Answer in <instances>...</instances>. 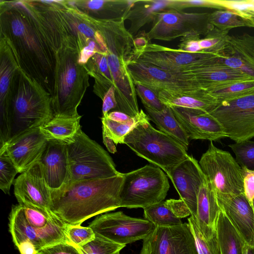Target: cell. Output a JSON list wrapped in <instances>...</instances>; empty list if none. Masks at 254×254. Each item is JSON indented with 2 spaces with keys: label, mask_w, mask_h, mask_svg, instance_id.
I'll return each mask as SVG.
<instances>
[{
  "label": "cell",
  "mask_w": 254,
  "mask_h": 254,
  "mask_svg": "<svg viewBox=\"0 0 254 254\" xmlns=\"http://www.w3.org/2000/svg\"><path fill=\"white\" fill-rule=\"evenodd\" d=\"M0 37L10 47L19 67L51 94L55 52L24 0L0 2Z\"/></svg>",
  "instance_id": "6da1fadb"
},
{
  "label": "cell",
  "mask_w": 254,
  "mask_h": 254,
  "mask_svg": "<svg viewBox=\"0 0 254 254\" xmlns=\"http://www.w3.org/2000/svg\"><path fill=\"white\" fill-rule=\"evenodd\" d=\"M123 173L70 182L52 195L51 210L66 224L80 225L92 217L120 207Z\"/></svg>",
  "instance_id": "7a4b0ae2"
},
{
  "label": "cell",
  "mask_w": 254,
  "mask_h": 254,
  "mask_svg": "<svg viewBox=\"0 0 254 254\" xmlns=\"http://www.w3.org/2000/svg\"><path fill=\"white\" fill-rule=\"evenodd\" d=\"M0 107V120L5 122L9 120V140L40 127L54 117L51 94L19 66L7 100Z\"/></svg>",
  "instance_id": "3957f363"
},
{
  "label": "cell",
  "mask_w": 254,
  "mask_h": 254,
  "mask_svg": "<svg viewBox=\"0 0 254 254\" xmlns=\"http://www.w3.org/2000/svg\"><path fill=\"white\" fill-rule=\"evenodd\" d=\"M125 21L97 20L96 26L108 49L107 61L116 89L117 107L115 111L134 117L140 111L128 64L135 60L136 50L133 36L125 27Z\"/></svg>",
  "instance_id": "277c9868"
},
{
  "label": "cell",
  "mask_w": 254,
  "mask_h": 254,
  "mask_svg": "<svg viewBox=\"0 0 254 254\" xmlns=\"http://www.w3.org/2000/svg\"><path fill=\"white\" fill-rule=\"evenodd\" d=\"M81 49L76 39L69 36L55 54L51 93L54 116H79L77 107L89 86L88 70L78 63Z\"/></svg>",
  "instance_id": "5b68a950"
},
{
  "label": "cell",
  "mask_w": 254,
  "mask_h": 254,
  "mask_svg": "<svg viewBox=\"0 0 254 254\" xmlns=\"http://www.w3.org/2000/svg\"><path fill=\"white\" fill-rule=\"evenodd\" d=\"M149 121L147 119L136 126L126 136L124 144L137 155L166 172L189 155L182 145L155 129Z\"/></svg>",
  "instance_id": "8992f818"
},
{
  "label": "cell",
  "mask_w": 254,
  "mask_h": 254,
  "mask_svg": "<svg viewBox=\"0 0 254 254\" xmlns=\"http://www.w3.org/2000/svg\"><path fill=\"white\" fill-rule=\"evenodd\" d=\"M70 182L88 179H103L121 174L108 153L81 129L72 142L66 143Z\"/></svg>",
  "instance_id": "52a82bcc"
},
{
  "label": "cell",
  "mask_w": 254,
  "mask_h": 254,
  "mask_svg": "<svg viewBox=\"0 0 254 254\" xmlns=\"http://www.w3.org/2000/svg\"><path fill=\"white\" fill-rule=\"evenodd\" d=\"M123 176L120 207L143 209L164 200L169 190L167 175L153 165L123 173Z\"/></svg>",
  "instance_id": "ba28073f"
},
{
  "label": "cell",
  "mask_w": 254,
  "mask_h": 254,
  "mask_svg": "<svg viewBox=\"0 0 254 254\" xmlns=\"http://www.w3.org/2000/svg\"><path fill=\"white\" fill-rule=\"evenodd\" d=\"M134 61L178 73H190L221 65L220 57L215 54L205 51L188 52L150 43L136 53Z\"/></svg>",
  "instance_id": "9c48e42d"
},
{
  "label": "cell",
  "mask_w": 254,
  "mask_h": 254,
  "mask_svg": "<svg viewBox=\"0 0 254 254\" xmlns=\"http://www.w3.org/2000/svg\"><path fill=\"white\" fill-rule=\"evenodd\" d=\"M198 163L217 197L244 192L242 168L228 151L210 141Z\"/></svg>",
  "instance_id": "30bf717a"
},
{
  "label": "cell",
  "mask_w": 254,
  "mask_h": 254,
  "mask_svg": "<svg viewBox=\"0 0 254 254\" xmlns=\"http://www.w3.org/2000/svg\"><path fill=\"white\" fill-rule=\"evenodd\" d=\"M209 12L188 13L167 9L156 13L150 30L146 33L149 41H170L191 36H205L214 27L209 21Z\"/></svg>",
  "instance_id": "8fae6325"
},
{
  "label": "cell",
  "mask_w": 254,
  "mask_h": 254,
  "mask_svg": "<svg viewBox=\"0 0 254 254\" xmlns=\"http://www.w3.org/2000/svg\"><path fill=\"white\" fill-rule=\"evenodd\" d=\"M128 69L134 84L147 87L157 95L162 91L181 93L205 91L191 73L170 72L134 61L128 64Z\"/></svg>",
  "instance_id": "7c38bea8"
},
{
  "label": "cell",
  "mask_w": 254,
  "mask_h": 254,
  "mask_svg": "<svg viewBox=\"0 0 254 254\" xmlns=\"http://www.w3.org/2000/svg\"><path fill=\"white\" fill-rule=\"evenodd\" d=\"M209 113L222 125L227 137L235 142L254 137V93L221 101Z\"/></svg>",
  "instance_id": "4fadbf2b"
},
{
  "label": "cell",
  "mask_w": 254,
  "mask_h": 254,
  "mask_svg": "<svg viewBox=\"0 0 254 254\" xmlns=\"http://www.w3.org/2000/svg\"><path fill=\"white\" fill-rule=\"evenodd\" d=\"M89 227L95 235L125 245L143 240L156 227L146 219L132 217L122 211L100 215Z\"/></svg>",
  "instance_id": "5bb4252c"
},
{
  "label": "cell",
  "mask_w": 254,
  "mask_h": 254,
  "mask_svg": "<svg viewBox=\"0 0 254 254\" xmlns=\"http://www.w3.org/2000/svg\"><path fill=\"white\" fill-rule=\"evenodd\" d=\"M9 230L17 247L25 241L32 243L37 252L58 243L67 242L65 229L67 224L55 215L43 228L32 227L27 221L23 207L20 204L12 207L9 216Z\"/></svg>",
  "instance_id": "9a60e30c"
},
{
  "label": "cell",
  "mask_w": 254,
  "mask_h": 254,
  "mask_svg": "<svg viewBox=\"0 0 254 254\" xmlns=\"http://www.w3.org/2000/svg\"><path fill=\"white\" fill-rule=\"evenodd\" d=\"M140 254H198L188 223L156 227L143 240Z\"/></svg>",
  "instance_id": "2e32d148"
},
{
  "label": "cell",
  "mask_w": 254,
  "mask_h": 254,
  "mask_svg": "<svg viewBox=\"0 0 254 254\" xmlns=\"http://www.w3.org/2000/svg\"><path fill=\"white\" fill-rule=\"evenodd\" d=\"M14 194L18 204L39 210L49 216L51 212L52 192L39 163L21 173L13 183Z\"/></svg>",
  "instance_id": "e0dca14e"
},
{
  "label": "cell",
  "mask_w": 254,
  "mask_h": 254,
  "mask_svg": "<svg viewBox=\"0 0 254 254\" xmlns=\"http://www.w3.org/2000/svg\"><path fill=\"white\" fill-rule=\"evenodd\" d=\"M165 173L178 191L180 199L186 204L190 211V216L194 219L198 191L206 179L198 162L189 155Z\"/></svg>",
  "instance_id": "ac0fdd59"
},
{
  "label": "cell",
  "mask_w": 254,
  "mask_h": 254,
  "mask_svg": "<svg viewBox=\"0 0 254 254\" xmlns=\"http://www.w3.org/2000/svg\"><path fill=\"white\" fill-rule=\"evenodd\" d=\"M48 141L37 127L9 139L0 146V150L9 157L21 174L39 162Z\"/></svg>",
  "instance_id": "d6986e66"
},
{
  "label": "cell",
  "mask_w": 254,
  "mask_h": 254,
  "mask_svg": "<svg viewBox=\"0 0 254 254\" xmlns=\"http://www.w3.org/2000/svg\"><path fill=\"white\" fill-rule=\"evenodd\" d=\"M38 163L52 195L69 183L70 172L65 142L48 140Z\"/></svg>",
  "instance_id": "ffe728a7"
},
{
  "label": "cell",
  "mask_w": 254,
  "mask_h": 254,
  "mask_svg": "<svg viewBox=\"0 0 254 254\" xmlns=\"http://www.w3.org/2000/svg\"><path fill=\"white\" fill-rule=\"evenodd\" d=\"M170 108L190 139L213 141L227 137L222 125L208 112L178 107Z\"/></svg>",
  "instance_id": "44dd1931"
},
{
  "label": "cell",
  "mask_w": 254,
  "mask_h": 254,
  "mask_svg": "<svg viewBox=\"0 0 254 254\" xmlns=\"http://www.w3.org/2000/svg\"><path fill=\"white\" fill-rule=\"evenodd\" d=\"M217 199L221 210L245 244L254 247V210L244 192Z\"/></svg>",
  "instance_id": "7402d4cb"
},
{
  "label": "cell",
  "mask_w": 254,
  "mask_h": 254,
  "mask_svg": "<svg viewBox=\"0 0 254 254\" xmlns=\"http://www.w3.org/2000/svg\"><path fill=\"white\" fill-rule=\"evenodd\" d=\"M223 66L247 72L254 76V36L244 33L228 35L218 54Z\"/></svg>",
  "instance_id": "603a6c76"
},
{
  "label": "cell",
  "mask_w": 254,
  "mask_h": 254,
  "mask_svg": "<svg viewBox=\"0 0 254 254\" xmlns=\"http://www.w3.org/2000/svg\"><path fill=\"white\" fill-rule=\"evenodd\" d=\"M135 0H66L67 4L93 19L111 21L126 20Z\"/></svg>",
  "instance_id": "cb8c5ba5"
},
{
  "label": "cell",
  "mask_w": 254,
  "mask_h": 254,
  "mask_svg": "<svg viewBox=\"0 0 254 254\" xmlns=\"http://www.w3.org/2000/svg\"><path fill=\"white\" fill-rule=\"evenodd\" d=\"M220 211L215 193L206 177L197 195L196 217L192 219L202 236L207 240L216 235V225Z\"/></svg>",
  "instance_id": "d4e9b609"
},
{
  "label": "cell",
  "mask_w": 254,
  "mask_h": 254,
  "mask_svg": "<svg viewBox=\"0 0 254 254\" xmlns=\"http://www.w3.org/2000/svg\"><path fill=\"white\" fill-rule=\"evenodd\" d=\"M190 73L195 76L200 86L206 91L228 83L254 77L243 70L220 65L198 69Z\"/></svg>",
  "instance_id": "484cf974"
},
{
  "label": "cell",
  "mask_w": 254,
  "mask_h": 254,
  "mask_svg": "<svg viewBox=\"0 0 254 254\" xmlns=\"http://www.w3.org/2000/svg\"><path fill=\"white\" fill-rule=\"evenodd\" d=\"M160 101L165 106L201 110L209 112L215 108L220 101L206 91L195 93H181L162 91L158 94Z\"/></svg>",
  "instance_id": "4316f807"
},
{
  "label": "cell",
  "mask_w": 254,
  "mask_h": 254,
  "mask_svg": "<svg viewBox=\"0 0 254 254\" xmlns=\"http://www.w3.org/2000/svg\"><path fill=\"white\" fill-rule=\"evenodd\" d=\"M171 0H135L126 20L130 21L128 30L133 36L145 24L153 22L156 13L169 9Z\"/></svg>",
  "instance_id": "83f0119b"
},
{
  "label": "cell",
  "mask_w": 254,
  "mask_h": 254,
  "mask_svg": "<svg viewBox=\"0 0 254 254\" xmlns=\"http://www.w3.org/2000/svg\"><path fill=\"white\" fill-rule=\"evenodd\" d=\"M81 117L80 115L74 117L54 116L39 128L48 140H55L69 143L73 141L81 128Z\"/></svg>",
  "instance_id": "f1b7e54d"
},
{
  "label": "cell",
  "mask_w": 254,
  "mask_h": 254,
  "mask_svg": "<svg viewBox=\"0 0 254 254\" xmlns=\"http://www.w3.org/2000/svg\"><path fill=\"white\" fill-rule=\"evenodd\" d=\"M145 109L149 120L156 125L160 131L175 139L186 150H188L189 138L170 107L166 106L162 111L159 112Z\"/></svg>",
  "instance_id": "f546056e"
},
{
  "label": "cell",
  "mask_w": 254,
  "mask_h": 254,
  "mask_svg": "<svg viewBox=\"0 0 254 254\" xmlns=\"http://www.w3.org/2000/svg\"><path fill=\"white\" fill-rule=\"evenodd\" d=\"M216 234L221 254H243L246 244L221 210L216 223Z\"/></svg>",
  "instance_id": "4dcf8cb0"
},
{
  "label": "cell",
  "mask_w": 254,
  "mask_h": 254,
  "mask_svg": "<svg viewBox=\"0 0 254 254\" xmlns=\"http://www.w3.org/2000/svg\"><path fill=\"white\" fill-rule=\"evenodd\" d=\"M0 40V105H2L7 100L13 76L19 65L6 41L2 37Z\"/></svg>",
  "instance_id": "1f68e13d"
},
{
  "label": "cell",
  "mask_w": 254,
  "mask_h": 254,
  "mask_svg": "<svg viewBox=\"0 0 254 254\" xmlns=\"http://www.w3.org/2000/svg\"><path fill=\"white\" fill-rule=\"evenodd\" d=\"M145 219L155 227H168L183 224L174 214L168 199L143 208Z\"/></svg>",
  "instance_id": "d6a6232c"
},
{
  "label": "cell",
  "mask_w": 254,
  "mask_h": 254,
  "mask_svg": "<svg viewBox=\"0 0 254 254\" xmlns=\"http://www.w3.org/2000/svg\"><path fill=\"white\" fill-rule=\"evenodd\" d=\"M221 101L232 100L254 93V77L222 85L207 91Z\"/></svg>",
  "instance_id": "836d02e7"
},
{
  "label": "cell",
  "mask_w": 254,
  "mask_h": 254,
  "mask_svg": "<svg viewBox=\"0 0 254 254\" xmlns=\"http://www.w3.org/2000/svg\"><path fill=\"white\" fill-rule=\"evenodd\" d=\"M225 10L239 16L246 27L254 28V0H217Z\"/></svg>",
  "instance_id": "e575fe53"
},
{
  "label": "cell",
  "mask_w": 254,
  "mask_h": 254,
  "mask_svg": "<svg viewBox=\"0 0 254 254\" xmlns=\"http://www.w3.org/2000/svg\"><path fill=\"white\" fill-rule=\"evenodd\" d=\"M101 121L102 134L112 139L115 144H124L126 136L140 123L125 124L116 122L109 119L107 115L102 116Z\"/></svg>",
  "instance_id": "d590c367"
},
{
  "label": "cell",
  "mask_w": 254,
  "mask_h": 254,
  "mask_svg": "<svg viewBox=\"0 0 254 254\" xmlns=\"http://www.w3.org/2000/svg\"><path fill=\"white\" fill-rule=\"evenodd\" d=\"M209 21L214 27L224 31L231 29L246 27L245 22L235 13L223 10H217L210 13Z\"/></svg>",
  "instance_id": "8d00e7d4"
},
{
  "label": "cell",
  "mask_w": 254,
  "mask_h": 254,
  "mask_svg": "<svg viewBox=\"0 0 254 254\" xmlns=\"http://www.w3.org/2000/svg\"><path fill=\"white\" fill-rule=\"evenodd\" d=\"M229 31H221L215 27L211 30L198 43L201 51L218 55L225 46Z\"/></svg>",
  "instance_id": "74e56055"
},
{
  "label": "cell",
  "mask_w": 254,
  "mask_h": 254,
  "mask_svg": "<svg viewBox=\"0 0 254 254\" xmlns=\"http://www.w3.org/2000/svg\"><path fill=\"white\" fill-rule=\"evenodd\" d=\"M96 236L95 239L80 248L81 254H117L126 247Z\"/></svg>",
  "instance_id": "f35d334b"
},
{
  "label": "cell",
  "mask_w": 254,
  "mask_h": 254,
  "mask_svg": "<svg viewBox=\"0 0 254 254\" xmlns=\"http://www.w3.org/2000/svg\"><path fill=\"white\" fill-rule=\"evenodd\" d=\"M188 220L195 240L198 254H221L216 235L212 238L207 240L202 236L191 216Z\"/></svg>",
  "instance_id": "ab89813d"
},
{
  "label": "cell",
  "mask_w": 254,
  "mask_h": 254,
  "mask_svg": "<svg viewBox=\"0 0 254 254\" xmlns=\"http://www.w3.org/2000/svg\"><path fill=\"white\" fill-rule=\"evenodd\" d=\"M241 167L254 170V141L245 140L228 145Z\"/></svg>",
  "instance_id": "60d3db41"
},
{
  "label": "cell",
  "mask_w": 254,
  "mask_h": 254,
  "mask_svg": "<svg viewBox=\"0 0 254 254\" xmlns=\"http://www.w3.org/2000/svg\"><path fill=\"white\" fill-rule=\"evenodd\" d=\"M65 233L67 242L78 250L93 240L96 237L90 227H83L80 225L67 224Z\"/></svg>",
  "instance_id": "b9f144b4"
},
{
  "label": "cell",
  "mask_w": 254,
  "mask_h": 254,
  "mask_svg": "<svg viewBox=\"0 0 254 254\" xmlns=\"http://www.w3.org/2000/svg\"><path fill=\"white\" fill-rule=\"evenodd\" d=\"M18 173L17 168L9 157L0 150V189L5 194H9L10 187Z\"/></svg>",
  "instance_id": "7bdbcfd3"
},
{
  "label": "cell",
  "mask_w": 254,
  "mask_h": 254,
  "mask_svg": "<svg viewBox=\"0 0 254 254\" xmlns=\"http://www.w3.org/2000/svg\"><path fill=\"white\" fill-rule=\"evenodd\" d=\"M137 96L140 99L145 108L155 111H161L166 107L157 95L147 87L138 83L134 84Z\"/></svg>",
  "instance_id": "ee69618b"
},
{
  "label": "cell",
  "mask_w": 254,
  "mask_h": 254,
  "mask_svg": "<svg viewBox=\"0 0 254 254\" xmlns=\"http://www.w3.org/2000/svg\"><path fill=\"white\" fill-rule=\"evenodd\" d=\"M193 7H207L225 10L219 4L217 0H171L169 9L182 11L185 8Z\"/></svg>",
  "instance_id": "f6af8a7d"
},
{
  "label": "cell",
  "mask_w": 254,
  "mask_h": 254,
  "mask_svg": "<svg viewBox=\"0 0 254 254\" xmlns=\"http://www.w3.org/2000/svg\"><path fill=\"white\" fill-rule=\"evenodd\" d=\"M23 207L25 217L30 225L36 228H43L49 223L55 216L50 217L35 208L22 205Z\"/></svg>",
  "instance_id": "bcb514c9"
},
{
  "label": "cell",
  "mask_w": 254,
  "mask_h": 254,
  "mask_svg": "<svg viewBox=\"0 0 254 254\" xmlns=\"http://www.w3.org/2000/svg\"><path fill=\"white\" fill-rule=\"evenodd\" d=\"M37 254H81L78 249L67 242H62L44 247Z\"/></svg>",
  "instance_id": "7dc6e473"
},
{
  "label": "cell",
  "mask_w": 254,
  "mask_h": 254,
  "mask_svg": "<svg viewBox=\"0 0 254 254\" xmlns=\"http://www.w3.org/2000/svg\"><path fill=\"white\" fill-rule=\"evenodd\" d=\"M241 168L243 177L244 192L252 206L254 198V170L245 167Z\"/></svg>",
  "instance_id": "c3c4849f"
},
{
  "label": "cell",
  "mask_w": 254,
  "mask_h": 254,
  "mask_svg": "<svg viewBox=\"0 0 254 254\" xmlns=\"http://www.w3.org/2000/svg\"><path fill=\"white\" fill-rule=\"evenodd\" d=\"M103 52L97 43L90 40L87 45L79 52L78 62L79 64L86 65L88 61L96 53Z\"/></svg>",
  "instance_id": "681fc988"
},
{
  "label": "cell",
  "mask_w": 254,
  "mask_h": 254,
  "mask_svg": "<svg viewBox=\"0 0 254 254\" xmlns=\"http://www.w3.org/2000/svg\"><path fill=\"white\" fill-rule=\"evenodd\" d=\"M116 89L112 85L104 96L102 101L103 116L107 115L112 109L115 110L117 107V102L115 96Z\"/></svg>",
  "instance_id": "f907efd6"
},
{
  "label": "cell",
  "mask_w": 254,
  "mask_h": 254,
  "mask_svg": "<svg viewBox=\"0 0 254 254\" xmlns=\"http://www.w3.org/2000/svg\"><path fill=\"white\" fill-rule=\"evenodd\" d=\"M17 248L21 254H37L38 252L34 245L29 241L21 243Z\"/></svg>",
  "instance_id": "816d5d0a"
},
{
  "label": "cell",
  "mask_w": 254,
  "mask_h": 254,
  "mask_svg": "<svg viewBox=\"0 0 254 254\" xmlns=\"http://www.w3.org/2000/svg\"><path fill=\"white\" fill-rule=\"evenodd\" d=\"M134 41L136 50V54L139 51L149 43V41L146 36V33L144 32L138 33L137 37L134 38Z\"/></svg>",
  "instance_id": "f5cc1de1"
},
{
  "label": "cell",
  "mask_w": 254,
  "mask_h": 254,
  "mask_svg": "<svg viewBox=\"0 0 254 254\" xmlns=\"http://www.w3.org/2000/svg\"><path fill=\"white\" fill-rule=\"evenodd\" d=\"M102 135L103 143L108 150L111 153H115L117 152V149L113 140L105 134H102Z\"/></svg>",
  "instance_id": "db71d44e"
},
{
  "label": "cell",
  "mask_w": 254,
  "mask_h": 254,
  "mask_svg": "<svg viewBox=\"0 0 254 254\" xmlns=\"http://www.w3.org/2000/svg\"><path fill=\"white\" fill-rule=\"evenodd\" d=\"M243 254H254V247L245 244L243 248Z\"/></svg>",
  "instance_id": "11a10c76"
},
{
  "label": "cell",
  "mask_w": 254,
  "mask_h": 254,
  "mask_svg": "<svg viewBox=\"0 0 254 254\" xmlns=\"http://www.w3.org/2000/svg\"><path fill=\"white\" fill-rule=\"evenodd\" d=\"M252 206H253V208L254 210V198L253 199V200Z\"/></svg>",
  "instance_id": "9f6ffc18"
},
{
  "label": "cell",
  "mask_w": 254,
  "mask_h": 254,
  "mask_svg": "<svg viewBox=\"0 0 254 254\" xmlns=\"http://www.w3.org/2000/svg\"><path fill=\"white\" fill-rule=\"evenodd\" d=\"M120 254V253H118V254Z\"/></svg>",
  "instance_id": "6f0895ef"
}]
</instances>
